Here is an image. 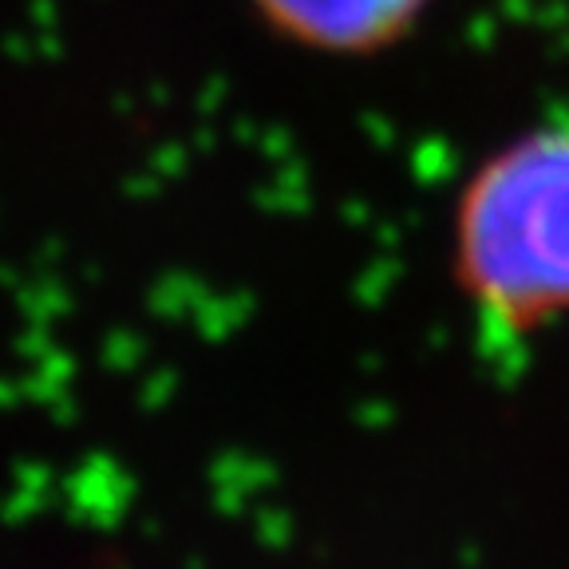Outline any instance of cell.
<instances>
[{"label":"cell","mask_w":569,"mask_h":569,"mask_svg":"<svg viewBox=\"0 0 569 569\" xmlns=\"http://www.w3.org/2000/svg\"><path fill=\"white\" fill-rule=\"evenodd\" d=\"M436 0H249L284 44L317 56H376L408 40Z\"/></svg>","instance_id":"2"},{"label":"cell","mask_w":569,"mask_h":569,"mask_svg":"<svg viewBox=\"0 0 569 569\" xmlns=\"http://www.w3.org/2000/svg\"><path fill=\"white\" fill-rule=\"evenodd\" d=\"M455 277L507 332L569 312V127H538L487 154L455 206Z\"/></svg>","instance_id":"1"}]
</instances>
